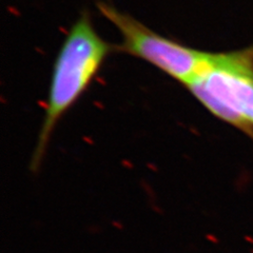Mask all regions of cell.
I'll return each mask as SVG.
<instances>
[{
	"instance_id": "1",
	"label": "cell",
	"mask_w": 253,
	"mask_h": 253,
	"mask_svg": "<svg viewBox=\"0 0 253 253\" xmlns=\"http://www.w3.org/2000/svg\"><path fill=\"white\" fill-rule=\"evenodd\" d=\"M115 46L95 30L90 14L84 11L63 41L53 66L43 122L30 162L32 172L42 164L54 129L91 85Z\"/></svg>"
},
{
	"instance_id": "2",
	"label": "cell",
	"mask_w": 253,
	"mask_h": 253,
	"mask_svg": "<svg viewBox=\"0 0 253 253\" xmlns=\"http://www.w3.org/2000/svg\"><path fill=\"white\" fill-rule=\"evenodd\" d=\"M186 88L212 115L253 139V44L211 53L207 67Z\"/></svg>"
},
{
	"instance_id": "3",
	"label": "cell",
	"mask_w": 253,
	"mask_h": 253,
	"mask_svg": "<svg viewBox=\"0 0 253 253\" xmlns=\"http://www.w3.org/2000/svg\"><path fill=\"white\" fill-rule=\"evenodd\" d=\"M97 9L122 34V43L115 46V51L147 61L185 86L207 67L210 52L162 36L107 2H97Z\"/></svg>"
}]
</instances>
